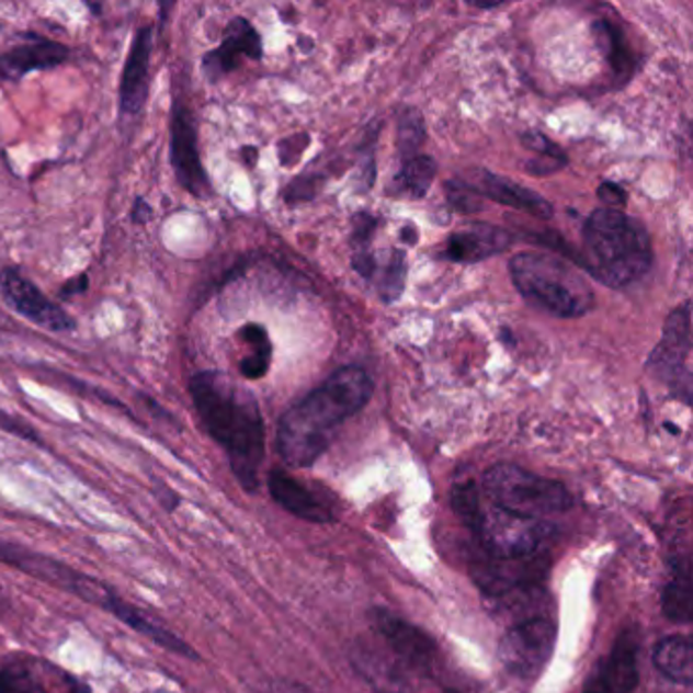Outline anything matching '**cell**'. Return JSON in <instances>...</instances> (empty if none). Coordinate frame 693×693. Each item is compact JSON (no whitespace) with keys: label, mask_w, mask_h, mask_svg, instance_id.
I'll use <instances>...</instances> for the list:
<instances>
[{"label":"cell","mask_w":693,"mask_h":693,"mask_svg":"<svg viewBox=\"0 0 693 693\" xmlns=\"http://www.w3.org/2000/svg\"><path fill=\"white\" fill-rule=\"evenodd\" d=\"M190 395L202 425L226 452L238 482L247 492H257L264 459V421L252 393L224 373L202 371L190 378Z\"/></svg>","instance_id":"6da1fadb"},{"label":"cell","mask_w":693,"mask_h":693,"mask_svg":"<svg viewBox=\"0 0 693 693\" xmlns=\"http://www.w3.org/2000/svg\"><path fill=\"white\" fill-rule=\"evenodd\" d=\"M373 397V380L361 366H344L281 417L279 456L307 468L330 447L338 430Z\"/></svg>","instance_id":"7a4b0ae2"},{"label":"cell","mask_w":693,"mask_h":693,"mask_svg":"<svg viewBox=\"0 0 693 693\" xmlns=\"http://www.w3.org/2000/svg\"><path fill=\"white\" fill-rule=\"evenodd\" d=\"M583 242L590 252L586 269L614 289L645 277L651 269L652 247L647 228L618 209L592 212L583 226Z\"/></svg>","instance_id":"3957f363"},{"label":"cell","mask_w":693,"mask_h":693,"mask_svg":"<svg viewBox=\"0 0 693 693\" xmlns=\"http://www.w3.org/2000/svg\"><path fill=\"white\" fill-rule=\"evenodd\" d=\"M513 285L531 306L555 318H580L594 307L590 283L554 254L525 250L509 263Z\"/></svg>","instance_id":"277c9868"},{"label":"cell","mask_w":693,"mask_h":693,"mask_svg":"<svg viewBox=\"0 0 693 693\" xmlns=\"http://www.w3.org/2000/svg\"><path fill=\"white\" fill-rule=\"evenodd\" d=\"M482 488L500 511L537 521L547 514L568 511L573 502L561 482L541 478L514 464H497L486 470Z\"/></svg>","instance_id":"5b68a950"},{"label":"cell","mask_w":693,"mask_h":693,"mask_svg":"<svg viewBox=\"0 0 693 693\" xmlns=\"http://www.w3.org/2000/svg\"><path fill=\"white\" fill-rule=\"evenodd\" d=\"M0 561L21 569L23 573H29L42 582L49 583L57 590H64L71 597H78L80 600L94 604V606H100V609L104 606L106 598L112 594L111 588H106L104 583L86 576L82 571L70 568L54 557H47V555L37 554V552H29L21 545L0 541Z\"/></svg>","instance_id":"8992f818"},{"label":"cell","mask_w":693,"mask_h":693,"mask_svg":"<svg viewBox=\"0 0 693 693\" xmlns=\"http://www.w3.org/2000/svg\"><path fill=\"white\" fill-rule=\"evenodd\" d=\"M692 350V311L690 302L671 311L667 318L661 342L652 350L647 368L661 378L685 402L692 401V373L688 356Z\"/></svg>","instance_id":"52a82bcc"},{"label":"cell","mask_w":693,"mask_h":693,"mask_svg":"<svg viewBox=\"0 0 693 693\" xmlns=\"http://www.w3.org/2000/svg\"><path fill=\"white\" fill-rule=\"evenodd\" d=\"M555 624L547 618H529L513 626L500 640L499 659L504 671L516 680L539 678L554 652Z\"/></svg>","instance_id":"ba28073f"},{"label":"cell","mask_w":693,"mask_h":693,"mask_svg":"<svg viewBox=\"0 0 693 693\" xmlns=\"http://www.w3.org/2000/svg\"><path fill=\"white\" fill-rule=\"evenodd\" d=\"M545 535L547 527L543 521L507 513L497 507L492 511L482 509V521L476 531V537L482 543V547L490 557L497 559H519L537 555Z\"/></svg>","instance_id":"9c48e42d"},{"label":"cell","mask_w":693,"mask_h":693,"mask_svg":"<svg viewBox=\"0 0 693 693\" xmlns=\"http://www.w3.org/2000/svg\"><path fill=\"white\" fill-rule=\"evenodd\" d=\"M0 293L7 306L45 330L68 332L76 328V319L35 287L16 266L0 269Z\"/></svg>","instance_id":"30bf717a"},{"label":"cell","mask_w":693,"mask_h":693,"mask_svg":"<svg viewBox=\"0 0 693 693\" xmlns=\"http://www.w3.org/2000/svg\"><path fill=\"white\" fill-rule=\"evenodd\" d=\"M371 621L378 637L387 643L388 649L402 666L411 667L419 673H430L438 652L435 640L430 635L387 609H375L371 612Z\"/></svg>","instance_id":"8fae6325"},{"label":"cell","mask_w":693,"mask_h":693,"mask_svg":"<svg viewBox=\"0 0 693 693\" xmlns=\"http://www.w3.org/2000/svg\"><path fill=\"white\" fill-rule=\"evenodd\" d=\"M171 166L181 185L195 195L206 197L208 175L197 151V130L190 109L178 100L171 114Z\"/></svg>","instance_id":"7c38bea8"},{"label":"cell","mask_w":693,"mask_h":693,"mask_svg":"<svg viewBox=\"0 0 693 693\" xmlns=\"http://www.w3.org/2000/svg\"><path fill=\"white\" fill-rule=\"evenodd\" d=\"M245 57L259 61L263 57V39L250 21L245 16H235L224 31L223 43L202 59V70L209 82H218L235 71Z\"/></svg>","instance_id":"4fadbf2b"},{"label":"cell","mask_w":693,"mask_h":693,"mask_svg":"<svg viewBox=\"0 0 693 693\" xmlns=\"http://www.w3.org/2000/svg\"><path fill=\"white\" fill-rule=\"evenodd\" d=\"M154 54V27L139 29L130 43L118 86V109L123 116H137L149 98V64Z\"/></svg>","instance_id":"5bb4252c"},{"label":"cell","mask_w":693,"mask_h":693,"mask_svg":"<svg viewBox=\"0 0 693 693\" xmlns=\"http://www.w3.org/2000/svg\"><path fill=\"white\" fill-rule=\"evenodd\" d=\"M23 39L25 43L0 54V78L7 82H19L31 71L56 70L70 57L68 45L37 33H23Z\"/></svg>","instance_id":"9a60e30c"},{"label":"cell","mask_w":693,"mask_h":693,"mask_svg":"<svg viewBox=\"0 0 693 693\" xmlns=\"http://www.w3.org/2000/svg\"><path fill=\"white\" fill-rule=\"evenodd\" d=\"M545 569H547V559L541 555L519 557V559L490 557L485 564H478L472 569V573L486 594L499 597L525 586H533L535 580L545 576Z\"/></svg>","instance_id":"2e32d148"},{"label":"cell","mask_w":693,"mask_h":693,"mask_svg":"<svg viewBox=\"0 0 693 693\" xmlns=\"http://www.w3.org/2000/svg\"><path fill=\"white\" fill-rule=\"evenodd\" d=\"M637 683V640L626 630L583 693H633Z\"/></svg>","instance_id":"e0dca14e"},{"label":"cell","mask_w":693,"mask_h":693,"mask_svg":"<svg viewBox=\"0 0 693 693\" xmlns=\"http://www.w3.org/2000/svg\"><path fill=\"white\" fill-rule=\"evenodd\" d=\"M513 245V236L490 224H472L447 238L445 257L452 263H478Z\"/></svg>","instance_id":"ac0fdd59"},{"label":"cell","mask_w":693,"mask_h":693,"mask_svg":"<svg viewBox=\"0 0 693 693\" xmlns=\"http://www.w3.org/2000/svg\"><path fill=\"white\" fill-rule=\"evenodd\" d=\"M478 194H485L486 197L499 202L502 206H509V208L523 209L535 218L541 220H547L554 216V206L541 197L537 192L527 190L514 181L507 180L502 175H495L490 171H482L480 173V180L478 185L474 188Z\"/></svg>","instance_id":"d6986e66"},{"label":"cell","mask_w":693,"mask_h":693,"mask_svg":"<svg viewBox=\"0 0 693 693\" xmlns=\"http://www.w3.org/2000/svg\"><path fill=\"white\" fill-rule=\"evenodd\" d=\"M352 663L378 693H402L405 675L401 661L388 659L375 643H356L352 649Z\"/></svg>","instance_id":"ffe728a7"},{"label":"cell","mask_w":693,"mask_h":693,"mask_svg":"<svg viewBox=\"0 0 693 693\" xmlns=\"http://www.w3.org/2000/svg\"><path fill=\"white\" fill-rule=\"evenodd\" d=\"M269 490L271 497L285 511L309 521V523H330L333 514L328 507H323L306 486L299 485L287 472L273 470L269 474Z\"/></svg>","instance_id":"44dd1931"},{"label":"cell","mask_w":693,"mask_h":693,"mask_svg":"<svg viewBox=\"0 0 693 693\" xmlns=\"http://www.w3.org/2000/svg\"><path fill=\"white\" fill-rule=\"evenodd\" d=\"M652 661H655V667L669 680L685 683V685L692 683L693 652L690 638L680 637V635L663 638L655 647Z\"/></svg>","instance_id":"7402d4cb"},{"label":"cell","mask_w":693,"mask_h":693,"mask_svg":"<svg viewBox=\"0 0 693 693\" xmlns=\"http://www.w3.org/2000/svg\"><path fill=\"white\" fill-rule=\"evenodd\" d=\"M598 47L602 49L604 57L609 59L616 80H628L635 70V59L628 49V43L624 39L623 33L612 25L609 19H598L592 25Z\"/></svg>","instance_id":"603a6c76"},{"label":"cell","mask_w":693,"mask_h":693,"mask_svg":"<svg viewBox=\"0 0 693 693\" xmlns=\"http://www.w3.org/2000/svg\"><path fill=\"white\" fill-rule=\"evenodd\" d=\"M238 336L249 344L250 352L247 359L240 361V375L250 380L263 378L269 373L271 366V356H273V344L269 332L264 330L261 323H247L240 328Z\"/></svg>","instance_id":"cb8c5ba5"},{"label":"cell","mask_w":693,"mask_h":693,"mask_svg":"<svg viewBox=\"0 0 693 693\" xmlns=\"http://www.w3.org/2000/svg\"><path fill=\"white\" fill-rule=\"evenodd\" d=\"M438 173V166L430 155H416L409 161H405L401 171L395 175V190L399 194H409L411 197H423L430 192L431 181Z\"/></svg>","instance_id":"d4e9b609"},{"label":"cell","mask_w":693,"mask_h":693,"mask_svg":"<svg viewBox=\"0 0 693 693\" xmlns=\"http://www.w3.org/2000/svg\"><path fill=\"white\" fill-rule=\"evenodd\" d=\"M663 612L673 623L692 621V571L688 561L678 569V573L666 588Z\"/></svg>","instance_id":"484cf974"},{"label":"cell","mask_w":693,"mask_h":693,"mask_svg":"<svg viewBox=\"0 0 693 693\" xmlns=\"http://www.w3.org/2000/svg\"><path fill=\"white\" fill-rule=\"evenodd\" d=\"M450 500H452L454 513L458 514L459 519H462V523L476 533L478 527H480V521H482L480 490L476 488V485H472V482L454 486Z\"/></svg>","instance_id":"4316f807"},{"label":"cell","mask_w":693,"mask_h":693,"mask_svg":"<svg viewBox=\"0 0 693 693\" xmlns=\"http://www.w3.org/2000/svg\"><path fill=\"white\" fill-rule=\"evenodd\" d=\"M425 140V123L417 109H407L399 118V151L409 161Z\"/></svg>","instance_id":"83f0119b"},{"label":"cell","mask_w":693,"mask_h":693,"mask_svg":"<svg viewBox=\"0 0 693 693\" xmlns=\"http://www.w3.org/2000/svg\"><path fill=\"white\" fill-rule=\"evenodd\" d=\"M0 693H47L39 680L23 666L0 667Z\"/></svg>","instance_id":"f1b7e54d"},{"label":"cell","mask_w":693,"mask_h":693,"mask_svg":"<svg viewBox=\"0 0 693 693\" xmlns=\"http://www.w3.org/2000/svg\"><path fill=\"white\" fill-rule=\"evenodd\" d=\"M378 287L387 302H395L401 295L405 287V257L399 250L390 252V259L385 263Z\"/></svg>","instance_id":"f546056e"},{"label":"cell","mask_w":693,"mask_h":693,"mask_svg":"<svg viewBox=\"0 0 693 693\" xmlns=\"http://www.w3.org/2000/svg\"><path fill=\"white\" fill-rule=\"evenodd\" d=\"M445 190H447V200L454 208L459 209L462 214H472L476 209H480L482 202H480V194L468 185V183H459V181H450L445 183Z\"/></svg>","instance_id":"4dcf8cb0"},{"label":"cell","mask_w":693,"mask_h":693,"mask_svg":"<svg viewBox=\"0 0 693 693\" xmlns=\"http://www.w3.org/2000/svg\"><path fill=\"white\" fill-rule=\"evenodd\" d=\"M523 143L531 151H537V154L543 155V159H552V161H557L561 166H566V161H568V157L561 151V147L555 145L554 140L547 139L545 135H541L537 130L525 133Z\"/></svg>","instance_id":"1f68e13d"},{"label":"cell","mask_w":693,"mask_h":693,"mask_svg":"<svg viewBox=\"0 0 693 693\" xmlns=\"http://www.w3.org/2000/svg\"><path fill=\"white\" fill-rule=\"evenodd\" d=\"M0 430H4L7 433H13V435H19L21 440L31 442V444H42L39 433L33 430L27 421H23V419H19V417L9 416V413H4V411H0Z\"/></svg>","instance_id":"d6a6232c"},{"label":"cell","mask_w":693,"mask_h":693,"mask_svg":"<svg viewBox=\"0 0 693 693\" xmlns=\"http://www.w3.org/2000/svg\"><path fill=\"white\" fill-rule=\"evenodd\" d=\"M352 224H354L352 242H354V247L364 249L366 242H368V238L375 232L376 220L371 214H359V216H354Z\"/></svg>","instance_id":"836d02e7"},{"label":"cell","mask_w":693,"mask_h":693,"mask_svg":"<svg viewBox=\"0 0 693 693\" xmlns=\"http://www.w3.org/2000/svg\"><path fill=\"white\" fill-rule=\"evenodd\" d=\"M598 195L609 206V209H621L626 206V192L618 183H612V181L600 183Z\"/></svg>","instance_id":"e575fe53"},{"label":"cell","mask_w":693,"mask_h":693,"mask_svg":"<svg viewBox=\"0 0 693 693\" xmlns=\"http://www.w3.org/2000/svg\"><path fill=\"white\" fill-rule=\"evenodd\" d=\"M88 285H90L88 275H78V277L71 279V281H68V283L59 289V297H61V299H70L73 295H80V293L86 292Z\"/></svg>","instance_id":"d590c367"},{"label":"cell","mask_w":693,"mask_h":693,"mask_svg":"<svg viewBox=\"0 0 693 693\" xmlns=\"http://www.w3.org/2000/svg\"><path fill=\"white\" fill-rule=\"evenodd\" d=\"M151 206L143 200V197H137L135 200V204H133V212H130V218L135 220L137 224H145L149 218H151Z\"/></svg>","instance_id":"8d00e7d4"},{"label":"cell","mask_w":693,"mask_h":693,"mask_svg":"<svg viewBox=\"0 0 693 693\" xmlns=\"http://www.w3.org/2000/svg\"><path fill=\"white\" fill-rule=\"evenodd\" d=\"M275 693H309L306 688H299V685H292V683H283L281 690H275Z\"/></svg>","instance_id":"74e56055"},{"label":"cell","mask_w":693,"mask_h":693,"mask_svg":"<svg viewBox=\"0 0 693 693\" xmlns=\"http://www.w3.org/2000/svg\"><path fill=\"white\" fill-rule=\"evenodd\" d=\"M472 7H476V9H497L499 4L497 2H492V4H488V2H472Z\"/></svg>","instance_id":"f35d334b"},{"label":"cell","mask_w":693,"mask_h":693,"mask_svg":"<svg viewBox=\"0 0 693 693\" xmlns=\"http://www.w3.org/2000/svg\"><path fill=\"white\" fill-rule=\"evenodd\" d=\"M667 430L671 431V433H680V430H675L671 423H667Z\"/></svg>","instance_id":"ab89813d"},{"label":"cell","mask_w":693,"mask_h":693,"mask_svg":"<svg viewBox=\"0 0 693 693\" xmlns=\"http://www.w3.org/2000/svg\"><path fill=\"white\" fill-rule=\"evenodd\" d=\"M445 693H462V692H458V690H447V692Z\"/></svg>","instance_id":"60d3db41"}]
</instances>
